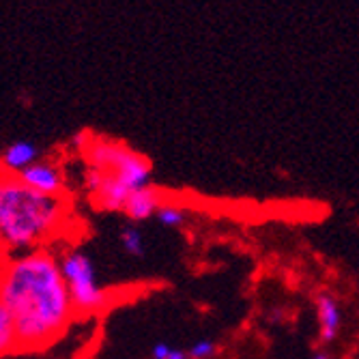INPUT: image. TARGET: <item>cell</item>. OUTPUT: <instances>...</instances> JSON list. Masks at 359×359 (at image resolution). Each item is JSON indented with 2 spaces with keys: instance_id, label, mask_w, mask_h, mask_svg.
Masks as SVG:
<instances>
[{
  "instance_id": "obj_1",
  "label": "cell",
  "mask_w": 359,
  "mask_h": 359,
  "mask_svg": "<svg viewBox=\"0 0 359 359\" xmlns=\"http://www.w3.org/2000/svg\"><path fill=\"white\" fill-rule=\"evenodd\" d=\"M0 308L13 318L15 353L41 351L67 332L76 308L56 254L48 248L5 254Z\"/></svg>"
},
{
  "instance_id": "obj_2",
  "label": "cell",
  "mask_w": 359,
  "mask_h": 359,
  "mask_svg": "<svg viewBox=\"0 0 359 359\" xmlns=\"http://www.w3.org/2000/svg\"><path fill=\"white\" fill-rule=\"evenodd\" d=\"M65 222L62 196H46L3 175L0 183V237L5 254H24L41 248Z\"/></svg>"
},
{
  "instance_id": "obj_3",
  "label": "cell",
  "mask_w": 359,
  "mask_h": 359,
  "mask_svg": "<svg viewBox=\"0 0 359 359\" xmlns=\"http://www.w3.org/2000/svg\"><path fill=\"white\" fill-rule=\"evenodd\" d=\"M86 189L102 211H123L129 196L151 187V164L144 155L112 140L86 147Z\"/></svg>"
},
{
  "instance_id": "obj_4",
  "label": "cell",
  "mask_w": 359,
  "mask_h": 359,
  "mask_svg": "<svg viewBox=\"0 0 359 359\" xmlns=\"http://www.w3.org/2000/svg\"><path fill=\"white\" fill-rule=\"evenodd\" d=\"M60 260V271L67 282L76 316L102 312L108 306V288L97 278V267L84 250H67Z\"/></svg>"
},
{
  "instance_id": "obj_5",
  "label": "cell",
  "mask_w": 359,
  "mask_h": 359,
  "mask_svg": "<svg viewBox=\"0 0 359 359\" xmlns=\"http://www.w3.org/2000/svg\"><path fill=\"white\" fill-rule=\"evenodd\" d=\"M18 179L30 189L46 196H62L65 191V175L50 159H39L37 164H32L30 168L20 172Z\"/></svg>"
},
{
  "instance_id": "obj_6",
  "label": "cell",
  "mask_w": 359,
  "mask_h": 359,
  "mask_svg": "<svg viewBox=\"0 0 359 359\" xmlns=\"http://www.w3.org/2000/svg\"><path fill=\"white\" fill-rule=\"evenodd\" d=\"M316 316H318V340L323 344H332L342 330V308L338 299L330 295V292H318Z\"/></svg>"
},
{
  "instance_id": "obj_7",
  "label": "cell",
  "mask_w": 359,
  "mask_h": 359,
  "mask_svg": "<svg viewBox=\"0 0 359 359\" xmlns=\"http://www.w3.org/2000/svg\"><path fill=\"white\" fill-rule=\"evenodd\" d=\"M39 161V147L30 140H15L3 153V175L18 177Z\"/></svg>"
},
{
  "instance_id": "obj_8",
  "label": "cell",
  "mask_w": 359,
  "mask_h": 359,
  "mask_svg": "<svg viewBox=\"0 0 359 359\" xmlns=\"http://www.w3.org/2000/svg\"><path fill=\"white\" fill-rule=\"evenodd\" d=\"M164 203L166 201L161 198V191L151 185V187H144V189L129 196L123 213L134 222H144V219L155 217V213L159 211V207Z\"/></svg>"
},
{
  "instance_id": "obj_9",
  "label": "cell",
  "mask_w": 359,
  "mask_h": 359,
  "mask_svg": "<svg viewBox=\"0 0 359 359\" xmlns=\"http://www.w3.org/2000/svg\"><path fill=\"white\" fill-rule=\"evenodd\" d=\"M118 241L121 248L134 258H142L147 248H144V237L140 233V228L132 222V224H125L121 231H118Z\"/></svg>"
},
{
  "instance_id": "obj_10",
  "label": "cell",
  "mask_w": 359,
  "mask_h": 359,
  "mask_svg": "<svg viewBox=\"0 0 359 359\" xmlns=\"http://www.w3.org/2000/svg\"><path fill=\"white\" fill-rule=\"evenodd\" d=\"M155 222L164 228H181L187 222V211L181 209L179 205L172 203H164L159 207V211L155 213Z\"/></svg>"
},
{
  "instance_id": "obj_11",
  "label": "cell",
  "mask_w": 359,
  "mask_h": 359,
  "mask_svg": "<svg viewBox=\"0 0 359 359\" xmlns=\"http://www.w3.org/2000/svg\"><path fill=\"white\" fill-rule=\"evenodd\" d=\"M0 348H3L5 357L15 353V325L5 308H0Z\"/></svg>"
},
{
  "instance_id": "obj_12",
  "label": "cell",
  "mask_w": 359,
  "mask_h": 359,
  "mask_svg": "<svg viewBox=\"0 0 359 359\" xmlns=\"http://www.w3.org/2000/svg\"><path fill=\"white\" fill-rule=\"evenodd\" d=\"M187 353H189V359H211L217 353V344L211 338H203V340H196L187 348Z\"/></svg>"
},
{
  "instance_id": "obj_13",
  "label": "cell",
  "mask_w": 359,
  "mask_h": 359,
  "mask_svg": "<svg viewBox=\"0 0 359 359\" xmlns=\"http://www.w3.org/2000/svg\"><path fill=\"white\" fill-rule=\"evenodd\" d=\"M151 359H189V353L166 342H157L151 348Z\"/></svg>"
},
{
  "instance_id": "obj_14",
  "label": "cell",
  "mask_w": 359,
  "mask_h": 359,
  "mask_svg": "<svg viewBox=\"0 0 359 359\" xmlns=\"http://www.w3.org/2000/svg\"><path fill=\"white\" fill-rule=\"evenodd\" d=\"M312 359H330V355H327V353H316Z\"/></svg>"
}]
</instances>
